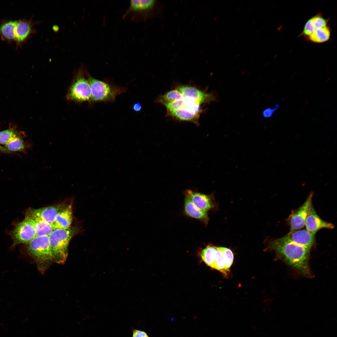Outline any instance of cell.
Instances as JSON below:
<instances>
[{"label": "cell", "instance_id": "obj_1", "mask_svg": "<svg viewBox=\"0 0 337 337\" xmlns=\"http://www.w3.org/2000/svg\"><path fill=\"white\" fill-rule=\"evenodd\" d=\"M269 248L277 256L305 276L310 275L308 264L310 249L291 242L284 237L272 241Z\"/></svg>", "mask_w": 337, "mask_h": 337}, {"label": "cell", "instance_id": "obj_2", "mask_svg": "<svg viewBox=\"0 0 337 337\" xmlns=\"http://www.w3.org/2000/svg\"><path fill=\"white\" fill-rule=\"evenodd\" d=\"M77 231L74 227L57 229L54 230L49 236L50 245L55 262L59 264L65 262L68 256L69 242Z\"/></svg>", "mask_w": 337, "mask_h": 337}, {"label": "cell", "instance_id": "obj_3", "mask_svg": "<svg viewBox=\"0 0 337 337\" xmlns=\"http://www.w3.org/2000/svg\"><path fill=\"white\" fill-rule=\"evenodd\" d=\"M28 253L37 262L40 270H44L54 261L49 236L36 237L29 243Z\"/></svg>", "mask_w": 337, "mask_h": 337}, {"label": "cell", "instance_id": "obj_4", "mask_svg": "<svg viewBox=\"0 0 337 337\" xmlns=\"http://www.w3.org/2000/svg\"><path fill=\"white\" fill-rule=\"evenodd\" d=\"M91 97V88L85 73L82 68H80L68 90L67 100L78 102L90 101Z\"/></svg>", "mask_w": 337, "mask_h": 337}, {"label": "cell", "instance_id": "obj_5", "mask_svg": "<svg viewBox=\"0 0 337 337\" xmlns=\"http://www.w3.org/2000/svg\"><path fill=\"white\" fill-rule=\"evenodd\" d=\"M88 80L91 88V97L90 101L92 102L112 101L118 95L125 90V89L110 85L89 75Z\"/></svg>", "mask_w": 337, "mask_h": 337}, {"label": "cell", "instance_id": "obj_6", "mask_svg": "<svg viewBox=\"0 0 337 337\" xmlns=\"http://www.w3.org/2000/svg\"><path fill=\"white\" fill-rule=\"evenodd\" d=\"M14 245L29 243L35 237L34 227L31 220L25 217L18 223L12 232Z\"/></svg>", "mask_w": 337, "mask_h": 337}, {"label": "cell", "instance_id": "obj_7", "mask_svg": "<svg viewBox=\"0 0 337 337\" xmlns=\"http://www.w3.org/2000/svg\"><path fill=\"white\" fill-rule=\"evenodd\" d=\"M233 260V254L231 249L225 247H216L211 268L227 276Z\"/></svg>", "mask_w": 337, "mask_h": 337}, {"label": "cell", "instance_id": "obj_8", "mask_svg": "<svg viewBox=\"0 0 337 337\" xmlns=\"http://www.w3.org/2000/svg\"><path fill=\"white\" fill-rule=\"evenodd\" d=\"M313 195V193L311 192L303 204L290 215L288 221L291 231L301 229L305 226L306 217L312 206Z\"/></svg>", "mask_w": 337, "mask_h": 337}, {"label": "cell", "instance_id": "obj_9", "mask_svg": "<svg viewBox=\"0 0 337 337\" xmlns=\"http://www.w3.org/2000/svg\"><path fill=\"white\" fill-rule=\"evenodd\" d=\"M66 206L60 204L38 209L30 208L26 212L25 216L38 219L52 225L59 212Z\"/></svg>", "mask_w": 337, "mask_h": 337}, {"label": "cell", "instance_id": "obj_10", "mask_svg": "<svg viewBox=\"0 0 337 337\" xmlns=\"http://www.w3.org/2000/svg\"><path fill=\"white\" fill-rule=\"evenodd\" d=\"M38 22H34L32 18L27 20L25 18L16 20L15 30V41L17 46H20L35 33L36 30L34 25Z\"/></svg>", "mask_w": 337, "mask_h": 337}, {"label": "cell", "instance_id": "obj_11", "mask_svg": "<svg viewBox=\"0 0 337 337\" xmlns=\"http://www.w3.org/2000/svg\"><path fill=\"white\" fill-rule=\"evenodd\" d=\"M315 234L304 229L291 231L284 237L291 242L310 249L314 243Z\"/></svg>", "mask_w": 337, "mask_h": 337}, {"label": "cell", "instance_id": "obj_12", "mask_svg": "<svg viewBox=\"0 0 337 337\" xmlns=\"http://www.w3.org/2000/svg\"><path fill=\"white\" fill-rule=\"evenodd\" d=\"M177 89L182 94L184 98L192 99L201 105L209 103L215 100V97L212 93H208L198 89L196 88L189 86H179Z\"/></svg>", "mask_w": 337, "mask_h": 337}, {"label": "cell", "instance_id": "obj_13", "mask_svg": "<svg viewBox=\"0 0 337 337\" xmlns=\"http://www.w3.org/2000/svg\"><path fill=\"white\" fill-rule=\"evenodd\" d=\"M306 229L311 233L315 234L322 228L333 229L334 225L332 223L324 221L316 213L312 206L306 217L305 225Z\"/></svg>", "mask_w": 337, "mask_h": 337}, {"label": "cell", "instance_id": "obj_14", "mask_svg": "<svg viewBox=\"0 0 337 337\" xmlns=\"http://www.w3.org/2000/svg\"><path fill=\"white\" fill-rule=\"evenodd\" d=\"M72 213L71 204L66 206L60 211L52 225L54 230L70 227L73 219Z\"/></svg>", "mask_w": 337, "mask_h": 337}, {"label": "cell", "instance_id": "obj_15", "mask_svg": "<svg viewBox=\"0 0 337 337\" xmlns=\"http://www.w3.org/2000/svg\"><path fill=\"white\" fill-rule=\"evenodd\" d=\"M186 194L193 203L202 211L207 212L213 206L212 200L209 195L194 192L190 190L187 191Z\"/></svg>", "mask_w": 337, "mask_h": 337}, {"label": "cell", "instance_id": "obj_16", "mask_svg": "<svg viewBox=\"0 0 337 337\" xmlns=\"http://www.w3.org/2000/svg\"><path fill=\"white\" fill-rule=\"evenodd\" d=\"M184 209L185 213L190 217L201 220L205 223H207L208 221L207 212L198 208L187 194L185 199Z\"/></svg>", "mask_w": 337, "mask_h": 337}, {"label": "cell", "instance_id": "obj_17", "mask_svg": "<svg viewBox=\"0 0 337 337\" xmlns=\"http://www.w3.org/2000/svg\"><path fill=\"white\" fill-rule=\"evenodd\" d=\"M16 20H3L0 22V36L2 39L11 43L15 41Z\"/></svg>", "mask_w": 337, "mask_h": 337}, {"label": "cell", "instance_id": "obj_18", "mask_svg": "<svg viewBox=\"0 0 337 337\" xmlns=\"http://www.w3.org/2000/svg\"><path fill=\"white\" fill-rule=\"evenodd\" d=\"M200 114V113H193L185 109H181L171 112L167 115L177 120L192 122L198 126Z\"/></svg>", "mask_w": 337, "mask_h": 337}, {"label": "cell", "instance_id": "obj_19", "mask_svg": "<svg viewBox=\"0 0 337 337\" xmlns=\"http://www.w3.org/2000/svg\"><path fill=\"white\" fill-rule=\"evenodd\" d=\"M32 221L34 229L35 237L49 236L54 230L52 225L41 220L33 217H29Z\"/></svg>", "mask_w": 337, "mask_h": 337}, {"label": "cell", "instance_id": "obj_20", "mask_svg": "<svg viewBox=\"0 0 337 337\" xmlns=\"http://www.w3.org/2000/svg\"><path fill=\"white\" fill-rule=\"evenodd\" d=\"M331 29L329 25L322 28L315 29L306 39L314 43H320L328 41L330 37Z\"/></svg>", "mask_w": 337, "mask_h": 337}, {"label": "cell", "instance_id": "obj_21", "mask_svg": "<svg viewBox=\"0 0 337 337\" xmlns=\"http://www.w3.org/2000/svg\"><path fill=\"white\" fill-rule=\"evenodd\" d=\"M155 1L154 0H132L127 12H140L147 11L152 8Z\"/></svg>", "mask_w": 337, "mask_h": 337}, {"label": "cell", "instance_id": "obj_22", "mask_svg": "<svg viewBox=\"0 0 337 337\" xmlns=\"http://www.w3.org/2000/svg\"><path fill=\"white\" fill-rule=\"evenodd\" d=\"M184 98L182 94L177 89L169 91L164 95L160 96L156 100L158 103L163 105Z\"/></svg>", "mask_w": 337, "mask_h": 337}, {"label": "cell", "instance_id": "obj_23", "mask_svg": "<svg viewBox=\"0 0 337 337\" xmlns=\"http://www.w3.org/2000/svg\"><path fill=\"white\" fill-rule=\"evenodd\" d=\"M5 148L9 152L21 151L24 150L25 146L23 140L17 136L5 145Z\"/></svg>", "mask_w": 337, "mask_h": 337}, {"label": "cell", "instance_id": "obj_24", "mask_svg": "<svg viewBox=\"0 0 337 337\" xmlns=\"http://www.w3.org/2000/svg\"><path fill=\"white\" fill-rule=\"evenodd\" d=\"M17 132L13 129H9L0 132V144L5 145L14 138L18 136Z\"/></svg>", "mask_w": 337, "mask_h": 337}, {"label": "cell", "instance_id": "obj_25", "mask_svg": "<svg viewBox=\"0 0 337 337\" xmlns=\"http://www.w3.org/2000/svg\"><path fill=\"white\" fill-rule=\"evenodd\" d=\"M310 18L315 30L325 27L329 25L328 24L329 19L325 18L321 13H318Z\"/></svg>", "mask_w": 337, "mask_h": 337}, {"label": "cell", "instance_id": "obj_26", "mask_svg": "<svg viewBox=\"0 0 337 337\" xmlns=\"http://www.w3.org/2000/svg\"><path fill=\"white\" fill-rule=\"evenodd\" d=\"M167 110V114L185 106L184 98L182 99L174 101L164 105Z\"/></svg>", "mask_w": 337, "mask_h": 337}, {"label": "cell", "instance_id": "obj_27", "mask_svg": "<svg viewBox=\"0 0 337 337\" xmlns=\"http://www.w3.org/2000/svg\"><path fill=\"white\" fill-rule=\"evenodd\" d=\"M279 106L278 104H276L274 108H268L265 109L262 113L263 117L266 118L271 117L275 111L278 109Z\"/></svg>", "mask_w": 337, "mask_h": 337}, {"label": "cell", "instance_id": "obj_28", "mask_svg": "<svg viewBox=\"0 0 337 337\" xmlns=\"http://www.w3.org/2000/svg\"><path fill=\"white\" fill-rule=\"evenodd\" d=\"M132 337H149L144 331L138 330L134 329L133 330Z\"/></svg>", "mask_w": 337, "mask_h": 337}, {"label": "cell", "instance_id": "obj_29", "mask_svg": "<svg viewBox=\"0 0 337 337\" xmlns=\"http://www.w3.org/2000/svg\"><path fill=\"white\" fill-rule=\"evenodd\" d=\"M141 108L140 104L138 102L135 104L133 106V109L135 111H139Z\"/></svg>", "mask_w": 337, "mask_h": 337}, {"label": "cell", "instance_id": "obj_30", "mask_svg": "<svg viewBox=\"0 0 337 337\" xmlns=\"http://www.w3.org/2000/svg\"><path fill=\"white\" fill-rule=\"evenodd\" d=\"M0 152L8 153L9 152L5 148L0 145Z\"/></svg>", "mask_w": 337, "mask_h": 337}, {"label": "cell", "instance_id": "obj_31", "mask_svg": "<svg viewBox=\"0 0 337 337\" xmlns=\"http://www.w3.org/2000/svg\"><path fill=\"white\" fill-rule=\"evenodd\" d=\"M256 22V20H254L252 22V23L253 24H255Z\"/></svg>", "mask_w": 337, "mask_h": 337}, {"label": "cell", "instance_id": "obj_32", "mask_svg": "<svg viewBox=\"0 0 337 337\" xmlns=\"http://www.w3.org/2000/svg\"><path fill=\"white\" fill-rule=\"evenodd\" d=\"M241 7H238V9H237V11H236V12H237V13H238V12H239V11H240V9Z\"/></svg>", "mask_w": 337, "mask_h": 337}, {"label": "cell", "instance_id": "obj_33", "mask_svg": "<svg viewBox=\"0 0 337 337\" xmlns=\"http://www.w3.org/2000/svg\"><path fill=\"white\" fill-rule=\"evenodd\" d=\"M237 42V40H235V42H234V44H236V42Z\"/></svg>", "mask_w": 337, "mask_h": 337}, {"label": "cell", "instance_id": "obj_34", "mask_svg": "<svg viewBox=\"0 0 337 337\" xmlns=\"http://www.w3.org/2000/svg\"><path fill=\"white\" fill-rule=\"evenodd\" d=\"M226 31H225V32H223V35H225V34H226Z\"/></svg>", "mask_w": 337, "mask_h": 337}, {"label": "cell", "instance_id": "obj_35", "mask_svg": "<svg viewBox=\"0 0 337 337\" xmlns=\"http://www.w3.org/2000/svg\"><path fill=\"white\" fill-rule=\"evenodd\" d=\"M245 29H244L243 30V31H242V33H244L245 32Z\"/></svg>", "mask_w": 337, "mask_h": 337}, {"label": "cell", "instance_id": "obj_36", "mask_svg": "<svg viewBox=\"0 0 337 337\" xmlns=\"http://www.w3.org/2000/svg\"><path fill=\"white\" fill-rule=\"evenodd\" d=\"M258 35H257L256 36V38H258Z\"/></svg>", "mask_w": 337, "mask_h": 337}, {"label": "cell", "instance_id": "obj_37", "mask_svg": "<svg viewBox=\"0 0 337 337\" xmlns=\"http://www.w3.org/2000/svg\"><path fill=\"white\" fill-rule=\"evenodd\" d=\"M259 17H260V16H258V17H257V19H256V21H257V20H258V19H259Z\"/></svg>", "mask_w": 337, "mask_h": 337}, {"label": "cell", "instance_id": "obj_38", "mask_svg": "<svg viewBox=\"0 0 337 337\" xmlns=\"http://www.w3.org/2000/svg\"><path fill=\"white\" fill-rule=\"evenodd\" d=\"M237 55H235V56H234V58H236V57H237Z\"/></svg>", "mask_w": 337, "mask_h": 337}, {"label": "cell", "instance_id": "obj_39", "mask_svg": "<svg viewBox=\"0 0 337 337\" xmlns=\"http://www.w3.org/2000/svg\"><path fill=\"white\" fill-rule=\"evenodd\" d=\"M260 2V0H258V3H259V2Z\"/></svg>", "mask_w": 337, "mask_h": 337}, {"label": "cell", "instance_id": "obj_40", "mask_svg": "<svg viewBox=\"0 0 337 337\" xmlns=\"http://www.w3.org/2000/svg\"><path fill=\"white\" fill-rule=\"evenodd\" d=\"M217 17H216L215 18V19L216 20L217 19Z\"/></svg>", "mask_w": 337, "mask_h": 337}, {"label": "cell", "instance_id": "obj_41", "mask_svg": "<svg viewBox=\"0 0 337 337\" xmlns=\"http://www.w3.org/2000/svg\"><path fill=\"white\" fill-rule=\"evenodd\" d=\"M251 9V8H250V9H249V11H250Z\"/></svg>", "mask_w": 337, "mask_h": 337}]
</instances>
